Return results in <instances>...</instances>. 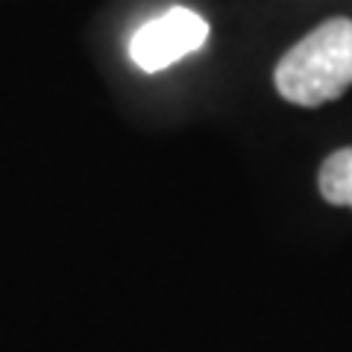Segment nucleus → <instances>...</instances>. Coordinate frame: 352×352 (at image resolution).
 Listing matches in <instances>:
<instances>
[{"mask_svg":"<svg viewBox=\"0 0 352 352\" xmlns=\"http://www.w3.org/2000/svg\"><path fill=\"white\" fill-rule=\"evenodd\" d=\"M320 194L326 203L352 208V147L332 153L320 164Z\"/></svg>","mask_w":352,"mask_h":352,"instance_id":"3","label":"nucleus"},{"mask_svg":"<svg viewBox=\"0 0 352 352\" xmlns=\"http://www.w3.org/2000/svg\"><path fill=\"white\" fill-rule=\"evenodd\" d=\"M208 38V24L185 6H173L164 15L147 21L129 41V56L141 71L156 74L173 62L200 50Z\"/></svg>","mask_w":352,"mask_h":352,"instance_id":"2","label":"nucleus"},{"mask_svg":"<svg viewBox=\"0 0 352 352\" xmlns=\"http://www.w3.org/2000/svg\"><path fill=\"white\" fill-rule=\"evenodd\" d=\"M276 91L288 103L314 109L352 85V21L329 18L300 38L276 65Z\"/></svg>","mask_w":352,"mask_h":352,"instance_id":"1","label":"nucleus"}]
</instances>
